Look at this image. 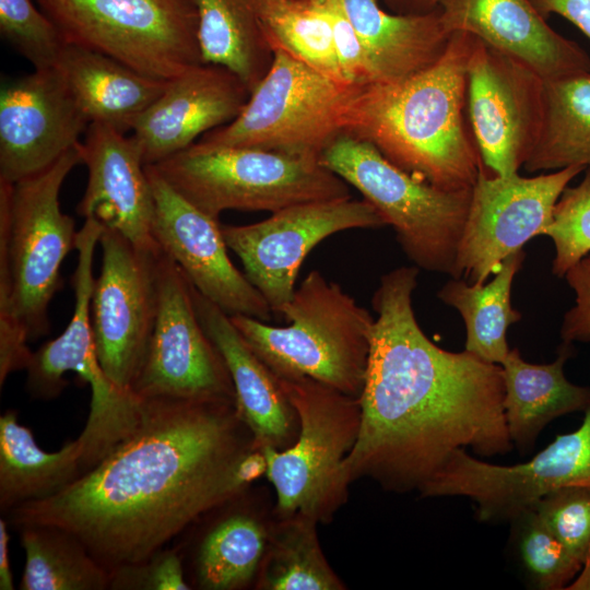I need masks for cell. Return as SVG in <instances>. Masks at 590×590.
<instances>
[{
  "label": "cell",
  "instance_id": "17",
  "mask_svg": "<svg viewBox=\"0 0 590 590\" xmlns=\"http://www.w3.org/2000/svg\"><path fill=\"white\" fill-rule=\"evenodd\" d=\"M154 198L152 235L194 288L227 315L270 321L261 293L232 262L222 225L180 196L153 165H145Z\"/></svg>",
  "mask_w": 590,
  "mask_h": 590
},
{
  "label": "cell",
  "instance_id": "19",
  "mask_svg": "<svg viewBox=\"0 0 590 590\" xmlns=\"http://www.w3.org/2000/svg\"><path fill=\"white\" fill-rule=\"evenodd\" d=\"M249 96V88L229 69L202 62L167 81L160 97L134 121L130 135L144 164L154 165L232 122Z\"/></svg>",
  "mask_w": 590,
  "mask_h": 590
},
{
  "label": "cell",
  "instance_id": "6",
  "mask_svg": "<svg viewBox=\"0 0 590 590\" xmlns=\"http://www.w3.org/2000/svg\"><path fill=\"white\" fill-rule=\"evenodd\" d=\"M319 161L376 209L415 267L453 276L472 188L445 190L420 180L370 142L345 132Z\"/></svg>",
  "mask_w": 590,
  "mask_h": 590
},
{
  "label": "cell",
  "instance_id": "24",
  "mask_svg": "<svg viewBox=\"0 0 590 590\" xmlns=\"http://www.w3.org/2000/svg\"><path fill=\"white\" fill-rule=\"evenodd\" d=\"M55 68L90 123H104L125 133H130L134 121L160 97L168 81L73 45L63 46Z\"/></svg>",
  "mask_w": 590,
  "mask_h": 590
},
{
  "label": "cell",
  "instance_id": "27",
  "mask_svg": "<svg viewBox=\"0 0 590 590\" xmlns=\"http://www.w3.org/2000/svg\"><path fill=\"white\" fill-rule=\"evenodd\" d=\"M97 245L98 237L92 232H83L76 238L78 262L72 276V317L60 335L33 352L26 368V389L35 399L57 398L67 386L64 374H78L83 368L99 363L91 318L95 283L93 262Z\"/></svg>",
  "mask_w": 590,
  "mask_h": 590
},
{
  "label": "cell",
  "instance_id": "40",
  "mask_svg": "<svg viewBox=\"0 0 590 590\" xmlns=\"http://www.w3.org/2000/svg\"><path fill=\"white\" fill-rule=\"evenodd\" d=\"M564 279L575 293V303L563 317L560 338L568 344L590 342V255L571 267Z\"/></svg>",
  "mask_w": 590,
  "mask_h": 590
},
{
  "label": "cell",
  "instance_id": "43",
  "mask_svg": "<svg viewBox=\"0 0 590 590\" xmlns=\"http://www.w3.org/2000/svg\"><path fill=\"white\" fill-rule=\"evenodd\" d=\"M9 521L1 517L0 518V589L1 590H13V575L10 568L9 560V532H8Z\"/></svg>",
  "mask_w": 590,
  "mask_h": 590
},
{
  "label": "cell",
  "instance_id": "33",
  "mask_svg": "<svg viewBox=\"0 0 590 590\" xmlns=\"http://www.w3.org/2000/svg\"><path fill=\"white\" fill-rule=\"evenodd\" d=\"M25 552L21 590H105L110 573L73 534L51 526L17 529Z\"/></svg>",
  "mask_w": 590,
  "mask_h": 590
},
{
  "label": "cell",
  "instance_id": "29",
  "mask_svg": "<svg viewBox=\"0 0 590 590\" xmlns=\"http://www.w3.org/2000/svg\"><path fill=\"white\" fill-rule=\"evenodd\" d=\"M524 256L521 250L507 257L489 282L470 284L451 278L437 292V297L464 321V350L485 362L502 364L510 350L507 330L522 318L511 305V286Z\"/></svg>",
  "mask_w": 590,
  "mask_h": 590
},
{
  "label": "cell",
  "instance_id": "5",
  "mask_svg": "<svg viewBox=\"0 0 590 590\" xmlns=\"http://www.w3.org/2000/svg\"><path fill=\"white\" fill-rule=\"evenodd\" d=\"M166 182L206 215L268 211L351 197L349 184L319 158L247 146L198 142L153 165Z\"/></svg>",
  "mask_w": 590,
  "mask_h": 590
},
{
  "label": "cell",
  "instance_id": "31",
  "mask_svg": "<svg viewBox=\"0 0 590 590\" xmlns=\"http://www.w3.org/2000/svg\"><path fill=\"white\" fill-rule=\"evenodd\" d=\"M269 521L247 510L220 518L202 536L192 559V581L202 590L255 586L266 552Z\"/></svg>",
  "mask_w": 590,
  "mask_h": 590
},
{
  "label": "cell",
  "instance_id": "15",
  "mask_svg": "<svg viewBox=\"0 0 590 590\" xmlns=\"http://www.w3.org/2000/svg\"><path fill=\"white\" fill-rule=\"evenodd\" d=\"M102 268L95 279L91 318L98 362L118 387L132 391L143 367L157 312L156 260L105 227Z\"/></svg>",
  "mask_w": 590,
  "mask_h": 590
},
{
  "label": "cell",
  "instance_id": "14",
  "mask_svg": "<svg viewBox=\"0 0 590 590\" xmlns=\"http://www.w3.org/2000/svg\"><path fill=\"white\" fill-rule=\"evenodd\" d=\"M385 225L368 201L346 197L294 204L257 223L224 225L222 232L247 279L279 317L296 290L300 266L318 244L339 232Z\"/></svg>",
  "mask_w": 590,
  "mask_h": 590
},
{
  "label": "cell",
  "instance_id": "37",
  "mask_svg": "<svg viewBox=\"0 0 590 590\" xmlns=\"http://www.w3.org/2000/svg\"><path fill=\"white\" fill-rule=\"evenodd\" d=\"M0 33L34 69L54 68L64 46L55 24L32 0H0Z\"/></svg>",
  "mask_w": 590,
  "mask_h": 590
},
{
  "label": "cell",
  "instance_id": "9",
  "mask_svg": "<svg viewBox=\"0 0 590 590\" xmlns=\"http://www.w3.org/2000/svg\"><path fill=\"white\" fill-rule=\"evenodd\" d=\"M78 164L76 145L36 175L15 184L0 180V246L9 261L11 309L30 341L49 332L61 263L75 249V223L61 211L59 196Z\"/></svg>",
  "mask_w": 590,
  "mask_h": 590
},
{
  "label": "cell",
  "instance_id": "20",
  "mask_svg": "<svg viewBox=\"0 0 590 590\" xmlns=\"http://www.w3.org/2000/svg\"><path fill=\"white\" fill-rule=\"evenodd\" d=\"M87 168L85 192L76 206L84 219L95 217L125 236L138 250L158 252L152 235L154 198L140 149L127 133L90 123L78 144Z\"/></svg>",
  "mask_w": 590,
  "mask_h": 590
},
{
  "label": "cell",
  "instance_id": "26",
  "mask_svg": "<svg viewBox=\"0 0 590 590\" xmlns=\"http://www.w3.org/2000/svg\"><path fill=\"white\" fill-rule=\"evenodd\" d=\"M82 449L76 439L58 451L43 450L17 412L0 416V510L3 514L35 500L48 498L82 475Z\"/></svg>",
  "mask_w": 590,
  "mask_h": 590
},
{
  "label": "cell",
  "instance_id": "25",
  "mask_svg": "<svg viewBox=\"0 0 590 590\" xmlns=\"http://www.w3.org/2000/svg\"><path fill=\"white\" fill-rule=\"evenodd\" d=\"M571 344L560 346L550 364L524 361L510 349L500 367L504 380V413L511 442L521 451L533 447L541 430L554 418L590 406V387L567 380L564 364Z\"/></svg>",
  "mask_w": 590,
  "mask_h": 590
},
{
  "label": "cell",
  "instance_id": "36",
  "mask_svg": "<svg viewBox=\"0 0 590 590\" xmlns=\"http://www.w3.org/2000/svg\"><path fill=\"white\" fill-rule=\"evenodd\" d=\"M574 187H566L555 204L551 224L543 235L554 244L552 273L564 279L566 272L590 255V168Z\"/></svg>",
  "mask_w": 590,
  "mask_h": 590
},
{
  "label": "cell",
  "instance_id": "44",
  "mask_svg": "<svg viewBox=\"0 0 590 590\" xmlns=\"http://www.w3.org/2000/svg\"><path fill=\"white\" fill-rule=\"evenodd\" d=\"M568 590H590V558L583 564L577 577L567 586Z\"/></svg>",
  "mask_w": 590,
  "mask_h": 590
},
{
  "label": "cell",
  "instance_id": "1",
  "mask_svg": "<svg viewBox=\"0 0 590 590\" xmlns=\"http://www.w3.org/2000/svg\"><path fill=\"white\" fill-rule=\"evenodd\" d=\"M143 400L132 436L59 493L11 509L9 523L60 528L110 573L148 559L248 488L237 469L253 438L236 402Z\"/></svg>",
  "mask_w": 590,
  "mask_h": 590
},
{
  "label": "cell",
  "instance_id": "11",
  "mask_svg": "<svg viewBox=\"0 0 590 590\" xmlns=\"http://www.w3.org/2000/svg\"><path fill=\"white\" fill-rule=\"evenodd\" d=\"M156 278L154 331L132 392L142 399L236 402L227 366L197 314L192 284L162 250Z\"/></svg>",
  "mask_w": 590,
  "mask_h": 590
},
{
  "label": "cell",
  "instance_id": "18",
  "mask_svg": "<svg viewBox=\"0 0 590 590\" xmlns=\"http://www.w3.org/2000/svg\"><path fill=\"white\" fill-rule=\"evenodd\" d=\"M90 126L61 73L34 69L0 92V180L15 184L75 148Z\"/></svg>",
  "mask_w": 590,
  "mask_h": 590
},
{
  "label": "cell",
  "instance_id": "8",
  "mask_svg": "<svg viewBox=\"0 0 590 590\" xmlns=\"http://www.w3.org/2000/svg\"><path fill=\"white\" fill-rule=\"evenodd\" d=\"M273 60L232 122L202 135L206 146H247L319 158L346 132L351 110L366 85L339 81L272 46Z\"/></svg>",
  "mask_w": 590,
  "mask_h": 590
},
{
  "label": "cell",
  "instance_id": "13",
  "mask_svg": "<svg viewBox=\"0 0 590 590\" xmlns=\"http://www.w3.org/2000/svg\"><path fill=\"white\" fill-rule=\"evenodd\" d=\"M580 427L555 440L530 461L492 464L455 450L422 489V497L464 496L481 521L515 520L544 496L565 486H590V406Z\"/></svg>",
  "mask_w": 590,
  "mask_h": 590
},
{
  "label": "cell",
  "instance_id": "12",
  "mask_svg": "<svg viewBox=\"0 0 590 590\" xmlns=\"http://www.w3.org/2000/svg\"><path fill=\"white\" fill-rule=\"evenodd\" d=\"M585 170L574 165L524 177L494 175L482 166L472 187L452 278L484 284L507 257L543 235L560 194Z\"/></svg>",
  "mask_w": 590,
  "mask_h": 590
},
{
  "label": "cell",
  "instance_id": "3",
  "mask_svg": "<svg viewBox=\"0 0 590 590\" xmlns=\"http://www.w3.org/2000/svg\"><path fill=\"white\" fill-rule=\"evenodd\" d=\"M474 36L453 32L429 67L364 86L345 133L374 144L411 176L445 190L471 189L483 166L467 126V67Z\"/></svg>",
  "mask_w": 590,
  "mask_h": 590
},
{
  "label": "cell",
  "instance_id": "23",
  "mask_svg": "<svg viewBox=\"0 0 590 590\" xmlns=\"http://www.w3.org/2000/svg\"><path fill=\"white\" fill-rule=\"evenodd\" d=\"M362 42L377 83L406 79L444 54L452 35L439 9L405 15L385 10L379 0H335Z\"/></svg>",
  "mask_w": 590,
  "mask_h": 590
},
{
  "label": "cell",
  "instance_id": "7",
  "mask_svg": "<svg viewBox=\"0 0 590 590\" xmlns=\"http://www.w3.org/2000/svg\"><path fill=\"white\" fill-rule=\"evenodd\" d=\"M275 378L297 414L298 434L288 448L261 449L276 493L274 517L302 514L327 524L349 498L343 463L359 433L358 398L308 377Z\"/></svg>",
  "mask_w": 590,
  "mask_h": 590
},
{
  "label": "cell",
  "instance_id": "30",
  "mask_svg": "<svg viewBox=\"0 0 590 590\" xmlns=\"http://www.w3.org/2000/svg\"><path fill=\"white\" fill-rule=\"evenodd\" d=\"M590 168V72L545 81L543 121L523 168Z\"/></svg>",
  "mask_w": 590,
  "mask_h": 590
},
{
  "label": "cell",
  "instance_id": "39",
  "mask_svg": "<svg viewBox=\"0 0 590 590\" xmlns=\"http://www.w3.org/2000/svg\"><path fill=\"white\" fill-rule=\"evenodd\" d=\"M113 590H190L178 551L165 547L148 559L110 571Z\"/></svg>",
  "mask_w": 590,
  "mask_h": 590
},
{
  "label": "cell",
  "instance_id": "2",
  "mask_svg": "<svg viewBox=\"0 0 590 590\" xmlns=\"http://www.w3.org/2000/svg\"><path fill=\"white\" fill-rule=\"evenodd\" d=\"M420 269L396 268L380 280L363 391L361 426L343 463L346 481L418 493L451 453L483 457L511 449L498 364L446 351L424 333L412 305Z\"/></svg>",
  "mask_w": 590,
  "mask_h": 590
},
{
  "label": "cell",
  "instance_id": "42",
  "mask_svg": "<svg viewBox=\"0 0 590 590\" xmlns=\"http://www.w3.org/2000/svg\"><path fill=\"white\" fill-rule=\"evenodd\" d=\"M390 12L397 14H426L439 9L444 0H380Z\"/></svg>",
  "mask_w": 590,
  "mask_h": 590
},
{
  "label": "cell",
  "instance_id": "38",
  "mask_svg": "<svg viewBox=\"0 0 590 590\" xmlns=\"http://www.w3.org/2000/svg\"><path fill=\"white\" fill-rule=\"evenodd\" d=\"M532 509L583 566L590 558V486L560 487Z\"/></svg>",
  "mask_w": 590,
  "mask_h": 590
},
{
  "label": "cell",
  "instance_id": "16",
  "mask_svg": "<svg viewBox=\"0 0 590 590\" xmlns=\"http://www.w3.org/2000/svg\"><path fill=\"white\" fill-rule=\"evenodd\" d=\"M545 81L520 60L474 37L467 67V113L484 168L523 167L540 137Z\"/></svg>",
  "mask_w": 590,
  "mask_h": 590
},
{
  "label": "cell",
  "instance_id": "22",
  "mask_svg": "<svg viewBox=\"0 0 590 590\" xmlns=\"http://www.w3.org/2000/svg\"><path fill=\"white\" fill-rule=\"evenodd\" d=\"M192 295L199 319L227 366L236 405L252 435L253 448H288L297 437L298 418L278 379L245 341L229 315L193 285Z\"/></svg>",
  "mask_w": 590,
  "mask_h": 590
},
{
  "label": "cell",
  "instance_id": "35",
  "mask_svg": "<svg viewBox=\"0 0 590 590\" xmlns=\"http://www.w3.org/2000/svg\"><path fill=\"white\" fill-rule=\"evenodd\" d=\"M512 521L520 524L519 552L535 585L544 590L566 589L582 564L548 530L539 515L527 510Z\"/></svg>",
  "mask_w": 590,
  "mask_h": 590
},
{
  "label": "cell",
  "instance_id": "41",
  "mask_svg": "<svg viewBox=\"0 0 590 590\" xmlns=\"http://www.w3.org/2000/svg\"><path fill=\"white\" fill-rule=\"evenodd\" d=\"M543 17L558 14L578 27L590 40V0H531Z\"/></svg>",
  "mask_w": 590,
  "mask_h": 590
},
{
  "label": "cell",
  "instance_id": "32",
  "mask_svg": "<svg viewBox=\"0 0 590 590\" xmlns=\"http://www.w3.org/2000/svg\"><path fill=\"white\" fill-rule=\"evenodd\" d=\"M317 524L316 520L302 514L273 517L269 521L268 543L255 589H346L322 552Z\"/></svg>",
  "mask_w": 590,
  "mask_h": 590
},
{
  "label": "cell",
  "instance_id": "28",
  "mask_svg": "<svg viewBox=\"0 0 590 590\" xmlns=\"http://www.w3.org/2000/svg\"><path fill=\"white\" fill-rule=\"evenodd\" d=\"M266 1L193 0L203 62L229 69L250 93L273 60L263 24Z\"/></svg>",
  "mask_w": 590,
  "mask_h": 590
},
{
  "label": "cell",
  "instance_id": "34",
  "mask_svg": "<svg viewBox=\"0 0 590 590\" xmlns=\"http://www.w3.org/2000/svg\"><path fill=\"white\" fill-rule=\"evenodd\" d=\"M263 24L271 46L349 83L338 62L331 25L319 9L305 0H267Z\"/></svg>",
  "mask_w": 590,
  "mask_h": 590
},
{
  "label": "cell",
  "instance_id": "21",
  "mask_svg": "<svg viewBox=\"0 0 590 590\" xmlns=\"http://www.w3.org/2000/svg\"><path fill=\"white\" fill-rule=\"evenodd\" d=\"M450 33L465 32L534 70L544 81L590 72V57L554 31L531 0H444Z\"/></svg>",
  "mask_w": 590,
  "mask_h": 590
},
{
  "label": "cell",
  "instance_id": "10",
  "mask_svg": "<svg viewBox=\"0 0 590 590\" xmlns=\"http://www.w3.org/2000/svg\"><path fill=\"white\" fill-rule=\"evenodd\" d=\"M64 45L91 49L158 80L202 63L193 0H36Z\"/></svg>",
  "mask_w": 590,
  "mask_h": 590
},
{
  "label": "cell",
  "instance_id": "4",
  "mask_svg": "<svg viewBox=\"0 0 590 590\" xmlns=\"http://www.w3.org/2000/svg\"><path fill=\"white\" fill-rule=\"evenodd\" d=\"M274 327L244 315L231 320L278 378L308 377L359 398L375 319L342 287L309 272L280 311Z\"/></svg>",
  "mask_w": 590,
  "mask_h": 590
}]
</instances>
